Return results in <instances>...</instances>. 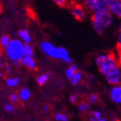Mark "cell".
Returning <instances> with one entry per match:
<instances>
[{"instance_id":"cell-21","label":"cell","mask_w":121,"mask_h":121,"mask_svg":"<svg viewBox=\"0 0 121 121\" xmlns=\"http://www.w3.org/2000/svg\"><path fill=\"white\" fill-rule=\"evenodd\" d=\"M55 119L57 121H68V117L61 113H56V116H55Z\"/></svg>"},{"instance_id":"cell-34","label":"cell","mask_w":121,"mask_h":121,"mask_svg":"<svg viewBox=\"0 0 121 121\" xmlns=\"http://www.w3.org/2000/svg\"><path fill=\"white\" fill-rule=\"evenodd\" d=\"M70 1H71V2H72V3H75L76 0H70Z\"/></svg>"},{"instance_id":"cell-31","label":"cell","mask_w":121,"mask_h":121,"mask_svg":"<svg viewBox=\"0 0 121 121\" xmlns=\"http://www.w3.org/2000/svg\"><path fill=\"white\" fill-rule=\"evenodd\" d=\"M14 65L18 66V61H17V60H15V61H14Z\"/></svg>"},{"instance_id":"cell-13","label":"cell","mask_w":121,"mask_h":121,"mask_svg":"<svg viewBox=\"0 0 121 121\" xmlns=\"http://www.w3.org/2000/svg\"><path fill=\"white\" fill-rule=\"evenodd\" d=\"M30 97V89L24 87V88H23L21 90L20 93H19V98H20V99H22V100H27Z\"/></svg>"},{"instance_id":"cell-18","label":"cell","mask_w":121,"mask_h":121,"mask_svg":"<svg viewBox=\"0 0 121 121\" xmlns=\"http://www.w3.org/2000/svg\"><path fill=\"white\" fill-rule=\"evenodd\" d=\"M6 84L9 86H16L19 84V79L18 78H9L6 80Z\"/></svg>"},{"instance_id":"cell-17","label":"cell","mask_w":121,"mask_h":121,"mask_svg":"<svg viewBox=\"0 0 121 121\" xmlns=\"http://www.w3.org/2000/svg\"><path fill=\"white\" fill-rule=\"evenodd\" d=\"M23 56H30L32 57L34 56V51L33 48L30 47L29 44H25L23 45Z\"/></svg>"},{"instance_id":"cell-22","label":"cell","mask_w":121,"mask_h":121,"mask_svg":"<svg viewBox=\"0 0 121 121\" xmlns=\"http://www.w3.org/2000/svg\"><path fill=\"white\" fill-rule=\"evenodd\" d=\"M89 115H90V116H92V117H93L96 120H99V119H100L101 118H102V117H101V113L98 111L91 112L90 113H89Z\"/></svg>"},{"instance_id":"cell-9","label":"cell","mask_w":121,"mask_h":121,"mask_svg":"<svg viewBox=\"0 0 121 121\" xmlns=\"http://www.w3.org/2000/svg\"><path fill=\"white\" fill-rule=\"evenodd\" d=\"M109 11L121 18V0H110Z\"/></svg>"},{"instance_id":"cell-5","label":"cell","mask_w":121,"mask_h":121,"mask_svg":"<svg viewBox=\"0 0 121 121\" xmlns=\"http://www.w3.org/2000/svg\"><path fill=\"white\" fill-rule=\"evenodd\" d=\"M84 5L93 13L109 11L110 0H84Z\"/></svg>"},{"instance_id":"cell-26","label":"cell","mask_w":121,"mask_h":121,"mask_svg":"<svg viewBox=\"0 0 121 121\" xmlns=\"http://www.w3.org/2000/svg\"><path fill=\"white\" fill-rule=\"evenodd\" d=\"M10 101H12V102H17V101L18 100V97L16 93H12V94H10Z\"/></svg>"},{"instance_id":"cell-23","label":"cell","mask_w":121,"mask_h":121,"mask_svg":"<svg viewBox=\"0 0 121 121\" xmlns=\"http://www.w3.org/2000/svg\"><path fill=\"white\" fill-rule=\"evenodd\" d=\"M117 49H121V24L119 27V34H118V43H117Z\"/></svg>"},{"instance_id":"cell-30","label":"cell","mask_w":121,"mask_h":121,"mask_svg":"<svg viewBox=\"0 0 121 121\" xmlns=\"http://www.w3.org/2000/svg\"><path fill=\"white\" fill-rule=\"evenodd\" d=\"M2 10H3V6H2V4H0V14L2 13Z\"/></svg>"},{"instance_id":"cell-2","label":"cell","mask_w":121,"mask_h":121,"mask_svg":"<svg viewBox=\"0 0 121 121\" xmlns=\"http://www.w3.org/2000/svg\"><path fill=\"white\" fill-rule=\"evenodd\" d=\"M41 48L44 53L47 54L48 56H50L52 58L60 59L68 63L73 62V59L69 57L68 50L62 47L57 48L48 42H43L41 43Z\"/></svg>"},{"instance_id":"cell-29","label":"cell","mask_w":121,"mask_h":121,"mask_svg":"<svg viewBox=\"0 0 121 121\" xmlns=\"http://www.w3.org/2000/svg\"><path fill=\"white\" fill-rule=\"evenodd\" d=\"M48 106H43V112H48Z\"/></svg>"},{"instance_id":"cell-1","label":"cell","mask_w":121,"mask_h":121,"mask_svg":"<svg viewBox=\"0 0 121 121\" xmlns=\"http://www.w3.org/2000/svg\"><path fill=\"white\" fill-rule=\"evenodd\" d=\"M113 17L110 11L95 12L92 15L91 22L93 30L98 34H103L109 26L112 23Z\"/></svg>"},{"instance_id":"cell-15","label":"cell","mask_w":121,"mask_h":121,"mask_svg":"<svg viewBox=\"0 0 121 121\" xmlns=\"http://www.w3.org/2000/svg\"><path fill=\"white\" fill-rule=\"evenodd\" d=\"M48 81V75L46 74V73H43V74H41L40 76H38L36 78V83L40 86H43L44 84Z\"/></svg>"},{"instance_id":"cell-14","label":"cell","mask_w":121,"mask_h":121,"mask_svg":"<svg viewBox=\"0 0 121 121\" xmlns=\"http://www.w3.org/2000/svg\"><path fill=\"white\" fill-rule=\"evenodd\" d=\"M81 77H82V73L80 72V71H77V72L73 74V76L72 77V79H71V82H72V84H73V86L77 85V84L80 82V81L81 80Z\"/></svg>"},{"instance_id":"cell-24","label":"cell","mask_w":121,"mask_h":121,"mask_svg":"<svg viewBox=\"0 0 121 121\" xmlns=\"http://www.w3.org/2000/svg\"><path fill=\"white\" fill-rule=\"evenodd\" d=\"M4 109L5 112H13L15 110V106H13V105H11V104H6L4 106Z\"/></svg>"},{"instance_id":"cell-32","label":"cell","mask_w":121,"mask_h":121,"mask_svg":"<svg viewBox=\"0 0 121 121\" xmlns=\"http://www.w3.org/2000/svg\"><path fill=\"white\" fill-rule=\"evenodd\" d=\"M97 121H106V119H103V118H101L100 119H99V120H97Z\"/></svg>"},{"instance_id":"cell-6","label":"cell","mask_w":121,"mask_h":121,"mask_svg":"<svg viewBox=\"0 0 121 121\" xmlns=\"http://www.w3.org/2000/svg\"><path fill=\"white\" fill-rule=\"evenodd\" d=\"M106 81L112 85H119L121 83V68L119 65L113 68L106 75Z\"/></svg>"},{"instance_id":"cell-10","label":"cell","mask_w":121,"mask_h":121,"mask_svg":"<svg viewBox=\"0 0 121 121\" xmlns=\"http://www.w3.org/2000/svg\"><path fill=\"white\" fill-rule=\"evenodd\" d=\"M20 60H21V63H22L23 66L27 67V68H30V69L35 68V62L32 57H30V56H23Z\"/></svg>"},{"instance_id":"cell-16","label":"cell","mask_w":121,"mask_h":121,"mask_svg":"<svg viewBox=\"0 0 121 121\" xmlns=\"http://www.w3.org/2000/svg\"><path fill=\"white\" fill-rule=\"evenodd\" d=\"M53 1L60 7H68L73 4L70 0H53Z\"/></svg>"},{"instance_id":"cell-19","label":"cell","mask_w":121,"mask_h":121,"mask_svg":"<svg viewBox=\"0 0 121 121\" xmlns=\"http://www.w3.org/2000/svg\"><path fill=\"white\" fill-rule=\"evenodd\" d=\"M10 36L8 35H3L1 39H0V45L2 47H7V45L10 43Z\"/></svg>"},{"instance_id":"cell-20","label":"cell","mask_w":121,"mask_h":121,"mask_svg":"<svg viewBox=\"0 0 121 121\" xmlns=\"http://www.w3.org/2000/svg\"><path fill=\"white\" fill-rule=\"evenodd\" d=\"M89 104L86 102H81L78 106V110L80 112H86L89 109Z\"/></svg>"},{"instance_id":"cell-25","label":"cell","mask_w":121,"mask_h":121,"mask_svg":"<svg viewBox=\"0 0 121 121\" xmlns=\"http://www.w3.org/2000/svg\"><path fill=\"white\" fill-rule=\"evenodd\" d=\"M98 100V95L95 94V93H93V94H91L89 96V102L91 104H94L96 101Z\"/></svg>"},{"instance_id":"cell-11","label":"cell","mask_w":121,"mask_h":121,"mask_svg":"<svg viewBox=\"0 0 121 121\" xmlns=\"http://www.w3.org/2000/svg\"><path fill=\"white\" fill-rule=\"evenodd\" d=\"M77 71H78V67H77V65H75V64L71 65L70 67L66 70V76H67V78L71 81L72 77H73V74H74Z\"/></svg>"},{"instance_id":"cell-4","label":"cell","mask_w":121,"mask_h":121,"mask_svg":"<svg viewBox=\"0 0 121 121\" xmlns=\"http://www.w3.org/2000/svg\"><path fill=\"white\" fill-rule=\"evenodd\" d=\"M7 55L9 56L11 60H20L23 58V45L20 41L18 40H12L10 41L9 44L6 47Z\"/></svg>"},{"instance_id":"cell-7","label":"cell","mask_w":121,"mask_h":121,"mask_svg":"<svg viewBox=\"0 0 121 121\" xmlns=\"http://www.w3.org/2000/svg\"><path fill=\"white\" fill-rule=\"evenodd\" d=\"M71 12L73 14L76 20L83 21L86 18V11L84 10V7L80 4L73 3L71 5Z\"/></svg>"},{"instance_id":"cell-3","label":"cell","mask_w":121,"mask_h":121,"mask_svg":"<svg viewBox=\"0 0 121 121\" xmlns=\"http://www.w3.org/2000/svg\"><path fill=\"white\" fill-rule=\"evenodd\" d=\"M95 62L99 68L100 73L105 76L112 68L118 66V60H116V56L113 53L104 54V55L98 56L95 59Z\"/></svg>"},{"instance_id":"cell-12","label":"cell","mask_w":121,"mask_h":121,"mask_svg":"<svg viewBox=\"0 0 121 121\" xmlns=\"http://www.w3.org/2000/svg\"><path fill=\"white\" fill-rule=\"evenodd\" d=\"M18 35L20 36L22 39H23L24 42H25L27 44L30 43L31 42V37H30V35L29 31L27 30H19V32H18Z\"/></svg>"},{"instance_id":"cell-33","label":"cell","mask_w":121,"mask_h":121,"mask_svg":"<svg viewBox=\"0 0 121 121\" xmlns=\"http://www.w3.org/2000/svg\"><path fill=\"white\" fill-rule=\"evenodd\" d=\"M88 77H89V79H90V80H93V75H89Z\"/></svg>"},{"instance_id":"cell-8","label":"cell","mask_w":121,"mask_h":121,"mask_svg":"<svg viewBox=\"0 0 121 121\" xmlns=\"http://www.w3.org/2000/svg\"><path fill=\"white\" fill-rule=\"evenodd\" d=\"M110 97L114 103L121 104V84L117 85L111 89Z\"/></svg>"},{"instance_id":"cell-27","label":"cell","mask_w":121,"mask_h":121,"mask_svg":"<svg viewBox=\"0 0 121 121\" xmlns=\"http://www.w3.org/2000/svg\"><path fill=\"white\" fill-rule=\"evenodd\" d=\"M76 99H77V97H76V95L73 94V95L70 96V102H71V103L74 104L76 102Z\"/></svg>"},{"instance_id":"cell-28","label":"cell","mask_w":121,"mask_h":121,"mask_svg":"<svg viewBox=\"0 0 121 121\" xmlns=\"http://www.w3.org/2000/svg\"><path fill=\"white\" fill-rule=\"evenodd\" d=\"M118 65L121 68V57H119V59H118Z\"/></svg>"}]
</instances>
